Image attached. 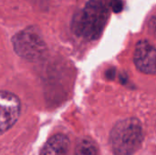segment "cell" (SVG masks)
<instances>
[{
  "instance_id": "1",
  "label": "cell",
  "mask_w": 156,
  "mask_h": 155,
  "mask_svg": "<svg viewBox=\"0 0 156 155\" xmlns=\"http://www.w3.org/2000/svg\"><path fill=\"white\" fill-rule=\"evenodd\" d=\"M110 0H89L75 23L79 35L88 40L101 37L110 16Z\"/></svg>"
},
{
  "instance_id": "2",
  "label": "cell",
  "mask_w": 156,
  "mask_h": 155,
  "mask_svg": "<svg viewBox=\"0 0 156 155\" xmlns=\"http://www.w3.org/2000/svg\"><path fill=\"white\" fill-rule=\"evenodd\" d=\"M144 139L141 122L135 118L122 120L111 132L110 143L115 155H133Z\"/></svg>"
},
{
  "instance_id": "3",
  "label": "cell",
  "mask_w": 156,
  "mask_h": 155,
  "mask_svg": "<svg viewBox=\"0 0 156 155\" xmlns=\"http://www.w3.org/2000/svg\"><path fill=\"white\" fill-rule=\"evenodd\" d=\"M14 51L20 58L36 61L42 58L48 48L43 37L35 27H27L12 37Z\"/></svg>"
},
{
  "instance_id": "4",
  "label": "cell",
  "mask_w": 156,
  "mask_h": 155,
  "mask_svg": "<svg viewBox=\"0 0 156 155\" xmlns=\"http://www.w3.org/2000/svg\"><path fill=\"white\" fill-rule=\"evenodd\" d=\"M20 111L21 103L17 96L9 91L0 90V134L16 122Z\"/></svg>"
},
{
  "instance_id": "5",
  "label": "cell",
  "mask_w": 156,
  "mask_h": 155,
  "mask_svg": "<svg viewBox=\"0 0 156 155\" xmlns=\"http://www.w3.org/2000/svg\"><path fill=\"white\" fill-rule=\"evenodd\" d=\"M133 60L141 72L156 75V48L148 41L141 40L136 44Z\"/></svg>"
},
{
  "instance_id": "6",
  "label": "cell",
  "mask_w": 156,
  "mask_h": 155,
  "mask_svg": "<svg viewBox=\"0 0 156 155\" xmlns=\"http://www.w3.org/2000/svg\"><path fill=\"white\" fill-rule=\"evenodd\" d=\"M69 141L63 134L52 136L44 145L40 155H68Z\"/></svg>"
},
{
  "instance_id": "7",
  "label": "cell",
  "mask_w": 156,
  "mask_h": 155,
  "mask_svg": "<svg viewBox=\"0 0 156 155\" xmlns=\"http://www.w3.org/2000/svg\"><path fill=\"white\" fill-rule=\"evenodd\" d=\"M75 155H98V152L95 144L91 141L81 139L75 148Z\"/></svg>"
},
{
  "instance_id": "8",
  "label": "cell",
  "mask_w": 156,
  "mask_h": 155,
  "mask_svg": "<svg viewBox=\"0 0 156 155\" xmlns=\"http://www.w3.org/2000/svg\"><path fill=\"white\" fill-rule=\"evenodd\" d=\"M110 5H111V9L113 12L119 13L123 8V2H122V0H111Z\"/></svg>"
},
{
  "instance_id": "9",
  "label": "cell",
  "mask_w": 156,
  "mask_h": 155,
  "mask_svg": "<svg viewBox=\"0 0 156 155\" xmlns=\"http://www.w3.org/2000/svg\"><path fill=\"white\" fill-rule=\"evenodd\" d=\"M149 28L151 30V32L156 36V14L151 18L150 23H149Z\"/></svg>"
}]
</instances>
